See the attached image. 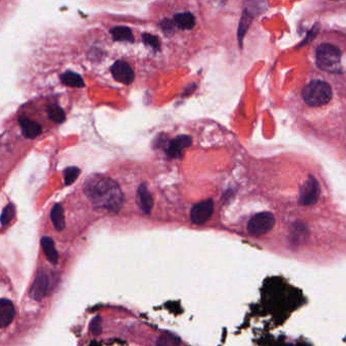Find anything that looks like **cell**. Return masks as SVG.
<instances>
[{
  "label": "cell",
  "instance_id": "cell-1",
  "mask_svg": "<svg viewBox=\"0 0 346 346\" xmlns=\"http://www.w3.org/2000/svg\"><path fill=\"white\" fill-rule=\"evenodd\" d=\"M85 192L94 206L118 212L123 204V193L119 185L110 178L101 175L88 177Z\"/></svg>",
  "mask_w": 346,
  "mask_h": 346
},
{
  "label": "cell",
  "instance_id": "cell-2",
  "mask_svg": "<svg viewBox=\"0 0 346 346\" xmlns=\"http://www.w3.org/2000/svg\"><path fill=\"white\" fill-rule=\"evenodd\" d=\"M303 101L312 107L324 106L332 98L331 87L322 81H314L307 84L303 89Z\"/></svg>",
  "mask_w": 346,
  "mask_h": 346
},
{
  "label": "cell",
  "instance_id": "cell-3",
  "mask_svg": "<svg viewBox=\"0 0 346 346\" xmlns=\"http://www.w3.org/2000/svg\"><path fill=\"white\" fill-rule=\"evenodd\" d=\"M316 59L318 66L329 72H337L340 69L341 52L331 44H322L317 48Z\"/></svg>",
  "mask_w": 346,
  "mask_h": 346
},
{
  "label": "cell",
  "instance_id": "cell-4",
  "mask_svg": "<svg viewBox=\"0 0 346 346\" xmlns=\"http://www.w3.org/2000/svg\"><path fill=\"white\" fill-rule=\"evenodd\" d=\"M274 224L275 217L271 213H260L249 220L247 228L251 236L260 237L269 233Z\"/></svg>",
  "mask_w": 346,
  "mask_h": 346
},
{
  "label": "cell",
  "instance_id": "cell-5",
  "mask_svg": "<svg viewBox=\"0 0 346 346\" xmlns=\"http://www.w3.org/2000/svg\"><path fill=\"white\" fill-rule=\"evenodd\" d=\"M320 197V186L316 178L309 177L301 188L299 203L304 206L315 204Z\"/></svg>",
  "mask_w": 346,
  "mask_h": 346
},
{
  "label": "cell",
  "instance_id": "cell-6",
  "mask_svg": "<svg viewBox=\"0 0 346 346\" xmlns=\"http://www.w3.org/2000/svg\"><path fill=\"white\" fill-rule=\"evenodd\" d=\"M215 204L212 199L195 204L191 209V221L195 224L205 223L214 214Z\"/></svg>",
  "mask_w": 346,
  "mask_h": 346
},
{
  "label": "cell",
  "instance_id": "cell-7",
  "mask_svg": "<svg viewBox=\"0 0 346 346\" xmlns=\"http://www.w3.org/2000/svg\"><path fill=\"white\" fill-rule=\"evenodd\" d=\"M49 289L50 280L48 275L44 272H40L31 286L30 297L35 301H42L49 294Z\"/></svg>",
  "mask_w": 346,
  "mask_h": 346
},
{
  "label": "cell",
  "instance_id": "cell-8",
  "mask_svg": "<svg viewBox=\"0 0 346 346\" xmlns=\"http://www.w3.org/2000/svg\"><path fill=\"white\" fill-rule=\"evenodd\" d=\"M113 78L124 85H130L134 81V71L129 64L125 61L119 60L115 62L111 67Z\"/></svg>",
  "mask_w": 346,
  "mask_h": 346
},
{
  "label": "cell",
  "instance_id": "cell-9",
  "mask_svg": "<svg viewBox=\"0 0 346 346\" xmlns=\"http://www.w3.org/2000/svg\"><path fill=\"white\" fill-rule=\"evenodd\" d=\"M192 143V139L190 136L187 135H180L171 140L169 147L167 149V153L169 157L178 159L181 157L182 150L188 146H190Z\"/></svg>",
  "mask_w": 346,
  "mask_h": 346
},
{
  "label": "cell",
  "instance_id": "cell-10",
  "mask_svg": "<svg viewBox=\"0 0 346 346\" xmlns=\"http://www.w3.org/2000/svg\"><path fill=\"white\" fill-rule=\"evenodd\" d=\"M18 123L23 130V134L27 138L34 139L42 133V126L38 122L33 121L26 116L18 117Z\"/></svg>",
  "mask_w": 346,
  "mask_h": 346
},
{
  "label": "cell",
  "instance_id": "cell-11",
  "mask_svg": "<svg viewBox=\"0 0 346 346\" xmlns=\"http://www.w3.org/2000/svg\"><path fill=\"white\" fill-rule=\"evenodd\" d=\"M137 200L139 202V206L141 208V210L146 214L149 215L152 207H153V199L151 197V194L149 193L146 184L142 183L137 190Z\"/></svg>",
  "mask_w": 346,
  "mask_h": 346
},
{
  "label": "cell",
  "instance_id": "cell-12",
  "mask_svg": "<svg viewBox=\"0 0 346 346\" xmlns=\"http://www.w3.org/2000/svg\"><path fill=\"white\" fill-rule=\"evenodd\" d=\"M15 315V310L12 303L6 299H2L0 301V326L1 328H5L8 326Z\"/></svg>",
  "mask_w": 346,
  "mask_h": 346
},
{
  "label": "cell",
  "instance_id": "cell-13",
  "mask_svg": "<svg viewBox=\"0 0 346 346\" xmlns=\"http://www.w3.org/2000/svg\"><path fill=\"white\" fill-rule=\"evenodd\" d=\"M41 246L43 248L44 253L46 255V258L53 265L58 263V252L55 249L54 241L49 237H43L41 239Z\"/></svg>",
  "mask_w": 346,
  "mask_h": 346
},
{
  "label": "cell",
  "instance_id": "cell-14",
  "mask_svg": "<svg viewBox=\"0 0 346 346\" xmlns=\"http://www.w3.org/2000/svg\"><path fill=\"white\" fill-rule=\"evenodd\" d=\"M51 220L53 222L54 227L61 232L65 228V218H64V210L61 204L57 203L51 209Z\"/></svg>",
  "mask_w": 346,
  "mask_h": 346
},
{
  "label": "cell",
  "instance_id": "cell-15",
  "mask_svg": "<svg viewBox=\"0 0 346 346\" xmlns=\"http://www.w3.org/2000/svg\"><path fill=\"white\" fill-rule=\"evenodd\" d=\"M174 21L176 26L182 30H191L195 26V17L190 12H183L176 14Z\"/></svg>",
  "mask_w": 346,
  "mask_h": 346
},
{
  "label": "cell",
  "instance_id": "cell-16",
  "mask_svg": "<svg viewBox=\"0 0 346 346\" xmlns=\"http://www.w3.org/2000/svg\"><path fill=\"white\" fill-rule=\"evenodd\" d=\"M306 239H307V229L305 225L300 223L295 224L291 233V242L295 246H300L305 243Z\"/></svg>",
  "mask_w": 346,
  "mask_h": 346
},
{
  "label": "cell",
  "instance_id": "cell-17",
  "mask_svg": "<svg viewBox=\"0 0 346 346\" xmlns=\"http://www.w3.org/2000/svg\"><path fill=\"white\" fill-rule=\"evenodd\" d=\"M60 80L63 85L67 87H85V82L83 78L72 71H67L64 72L60 75Z\"/></svg>",
  "mask_w": 346,
  "mask_h": 346
},
{
  "label": "cell",
  "instance_id": "cell-18",
  "mask_svg": "<svg viewBox=\"0 0 346 346\" xmlns=\"http://www.w3.org/2000/svg\"><path fill=\"white\" fill-rule=\"evenodd\" d=\"M112 37L115 41H126L132 43L134 36L128 27H116L111 30Z\"/></svg>",
  "mask_w": 346,
  "mask_h": 346
},
{
  "label": "cell",
  "instance_id": "cell-19",
  "mask_svg": "<svg viewBox=\"0 0 346 346\" xmlns=\"http://www.w3.org/2000/svg\"><path fill=\"white\" fill-rule=\"evenodd\" d=\"M48 116L49 119L55 123H62L65 120V113L64 111L57 105H52L48 109Z\"/></svg>",
  "mask_w": 346,
  "mask_h": 346
},
{
  "label": "cell",
  "instance_id": "cell-20",
  "mask_svg": "<svg viewBox=\"0 0 346 346\" xmlns=\"http://www.w3.org/2000/svg\"><path fill=\"white\" fill-rule=\"evenodd\" d=\"M181 345V341L179 339V337H177L176 335H174L172 333L166 332L164 334H162L158 340L156 346H180Z\"/></svg>",
  "mask_w": 346,
  "mask_h": 346
},
{
  "label": "cell",
  "instance_id": "cell-21",
  "mask_svg": "<svg viewBox=\"0 0 346 346\" xmlns=\"http://www.w3.org/2000/svg\"><path fill=\"white\" fill-rule=\"evenodd\" d=\"M80 174H81V170L76 167L66 168L64 170V183H65V185L69 186L73 182H75V180L78 179Z\"/></svg>",
  "mask_w": 346,
  "mask_h": 346
},
{
  "label": "cell",
  "instance_id": "cell-22",
  "mask_svg": "<svg viewBox=\"0 0 346 346\" xmlns=\"http://www.w3.org/2000/svg\"><path fill=\"white\" fill-rule=\"evenodd\" d=\"M15 216V207L12 203H9L6 205V207L3 209L1 215V224L4 226L7 223L11 221V219Z\"/></svg>",
  "mask_w": 346,
  "mask_h": 346
},
{
  "label": "cell",
  "instance_id": "cell-23",
  "mask_svg": "<svg viewBox=\"0 0 346 346\" xmlns=\"http://www.w3.org/2000/svg\"><path fill=\"white\" fill-rule=\"evenodd\" d=\"M89 330L91 334L94 336H98L102 333L103 325H102V318L100 316H95L94 318L91 319L89 323Z\"/></svg>",
  "mask_w": 346,
  "mask_h": 346
},
{
  "label": "cell",
  "instance_id": "cell-24",
  "mask_svg": "<svg viewBox=\"0 0 346 346\" xmlns=\"http://www.w3.org/2000/svg\"><path fill=\"white\" fill-rule=\"evenodd\" d=\"M250 24H251V16L247 15L246 12H245L243 14V17H242V21H241V24H240V28H239V40H240V42H242V39H243L244 35L246 34Z\"/></svg>",
  "mask_w": 346,
  "mask_h": 346
},
{
  "label": "cell",
  "instance_id": "cell-25",
  "mask_svg": "<svg viewBox=\"0 0 346 346\" xmlns=\"http://www.w3.org/2000/svg\"><path fill=\"white\" fill-rule=\"evenodd\" d=\"M142 40H143L144 44L149 45V46H151L152 48H155L157 50H159L160 47H161L159 38L156 37V36H152L150 34H143L142 35Z\"/></svg>",
  "mask_w": 346,
  "mask_h": 346
}]
</instances>
